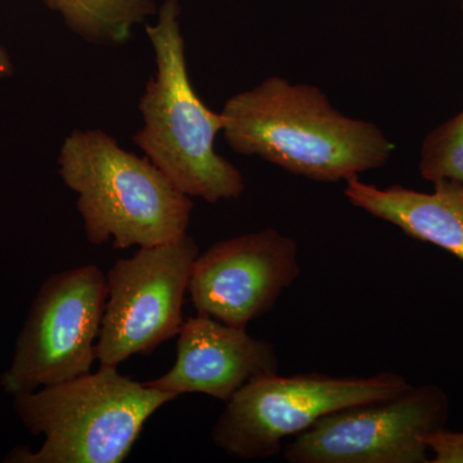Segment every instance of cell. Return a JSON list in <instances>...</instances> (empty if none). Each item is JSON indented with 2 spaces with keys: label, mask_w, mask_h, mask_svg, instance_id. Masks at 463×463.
I'll use <instances>...</instances> for the list:
<instances>
[{
  "label": "cell",
  "mask_w": 463,
  "mask_h": 463,
  "mask_svg": "<svg viewBox=\"0 0 463 463\" xmlns=\"http://www.w3.org/2000/svg\"><path fill=\"white\" fill-rule=\"evenodd\" d=\"M221 115L234 152L310 181L347 182L386 165L394 154L376 124L341 114L315 85L279 76L234 94Z\"/></svg>",
  "instance_id": "6da1fadb"
},
{
  "label": "cell",
  "mask_w": 463,
  "mask_h": 463,
  "mask_svg": "<svg viewBox=\"0 0 463 463\" xmlns=\"http://www.w3.org/2000/svg\"><path fill=\"white\" fill-rule=\"evenodd\" d=\"M57 163L61 178L78 194L76 206L91 245L148 248L187 234L191 197L147 156L121 148L103 130L70 134Z\"/></svg>",
  "instance_id": "7a4b0ae2"
},
{
  "label": "cell",
  "mask_w": 463,
  "mask_h": 463,
  "mask_svg": "<svg viewBox=\"0 0 463 463\" xmlns=\"http://www.w3.org/2000/svg\"><path fill=\"white\" fill-rule=\"evenodd\" d=\"M176 0H166L156 25L146 27L156 58V75L139 100L143 127L133 142L187 196L209 203L240 199L242 174L216 154L223 118L201 100L188 75Z\"/></svg>",
  "instance_id": "3957f363"
},
{
  "label": "cell",
  "mask_w": 463,
  "mask_h": 463,
  "mask_svg": "<svg viewBox=\"0 0 463 463\" xmlns=\"http://www.w3.org/2000/svg\"><path fill=\"white\" fill-rule=\"evenodd\" d=\"M124 376L115 365L14 397L24 428L44 437L39 449L16 447L7 463H121L146 422L176 399Z\"/></svg>",
  "instance_id": "277c9868"
},
{
  "label": "cell",
  "mask_w": 463,
  "mask_h": 463,
  "mask_svg": "<svg viewBox=\"0 0 463 463\" xmlns=\"http://www.w3.org/2000/svg\"><path fill=\"white\" fill-rule=\"evenodd\" d=\"M411 383L403 374L373 376L270 373L249 381L225 403L212 429V440L242 461L272 458L295 438L328 414L394 397Z\"/></svg>",
  "instance_id": "5b68a950"
},
{
  "label": "cell",
  "mask_w": 463,
  "mask_h": 463,
  "mask_svg": "<svg viewBox=\"0 0 463 463\" xmlns=\"http://www.w3.org/2000/svg\"><path fill=\"white\" fill-rule=\"evenodd\" d=\"M108 300L94 264L51 274L33 298L0 388L16 397L90 373Z\"/></svg>",
  "instance_id": "8992f818"
},
{
  "label": "cell",
  "mask_w": 463,
  "mask_h": 463,
  "mask_svg": "<svg viewBox=\"0 0 463 463\" xmlns=\"http://www.w3.org/2000/svg\"><path fill=\"white\" fill-rule=\"evenodd\" d=\"M188 234L139 248L120 259L106 274L108 300L97 341L99 364H123L133 355H148L178 336L192 268L199 257Z\"/></svg>",
  "instance_id": "52a82bcc"
},
{
  "label": "cell",
  "mask_w": 463,
  "mask_h": 463,
  "mask_svg": "<svg viewBox=\"0 0 463 463\" xmlns=\"http://www.w3.org/2000/svg\"><path fill=\"white\" fill-rule=\"evenodd\" d=\"M449 399L440 386L410 385L381 401L323 417L283 448L289 463H428L425 439L446 428Z\"/></svg>",
  "instance_id": "ba28073f"
},
{
  "label": "cell",
  "mask_w": 463,
  "mask_h": 463,
  "mask_svg": "<svg viewBox=\"0 0 463 463\" xmlns=\"http://www.w3.org/2000/svg\"><path fill=\"white\" fill-rule=\"evenodd\" d=\"M301 274L298 245L274 228L219 241L199 254L188 286L197 315L246 327Z\"/></svg>",
  "instance_id": "9c48e42d"
},
{
  "label": "cell",
  "mask_w": 463,
  "mask_h": 463,
  "mask_svg": "<svg viewBox=\"0 0 463 463\" xmlns=\"http://www.w3.org/2000/svg\"><path fill=\"white\" fill-rule=\"evenodd\" d=\"M279 364L270 341L197 315L183 323L173 367L146 383L175 397L197 392L227 403L249 381L279 373Z\"/></svg>",
  "instance_id": "30bf717a"
},
{
  "label": "cell",
  "mask_w": 463,
  "mask_h": 463,
  "mask_svg": "<svg viewBox=\"0 0 463 463\" xmlns=\"http://www.w3.org/2000/svg\"><path fill=\"white\" fill-rule=\"evenodd\" d=\"M345 183L344 194L356 209L443 249L463 263V183L437 182L430 194L403 185L380 188L359 176Z\"/></svg>",
  "instance_id": "8fae6325"
},
{
  "label": "cell",
  "mask_w": 463,
  "mask_h": 463,
  "mask_svg": "<svg viewBox=\"0 0 463 463\" xmlns=\"http://www.w3.org/2000/svg\"><path fill=\"white\" fill-rule=\"evenodd\" d=\"M63 17L67 26L85 41L99 45H123L134 26L155 14L154 0H44Z\"/></svg>",
  "instance_id": "7c38bea8"
},
{
  "label": "cell",
  "mask_w": 463,
  "mask_h": 463,
  "mask_svg": "<svg viewBox=\"0 0 463 463\" xmlns=\"http://www.w3.org/2000/svg\"><path fill=\"white\" fill-rule=\"evenodd\" d=\"M420 174L432 183H463V109L426 136L420 152Z\"/></svg>",
  "instance_id": "4fadbf2b"
},
{
  "label": "cell",
  "mask_w": 463,
  "mask_h": 463,
  "mask_svg": "<svg viewBox=\"0 0 463 463\" xmlns=\"http://www.w3.org/2000/svg\"><path fill=\"white\" fill-rule=\"evenodd\" d=\"M425 441L430 453V462L463 463V431L441 428L429 434Z\"/></svg>",
  "instance_id": "5bb4252c"
},
{
  "label": "cell",
  "mask_w": 463,
  "mask_h": 463,
  "mask_svg": "<svg viewBox=\"0 0 463 463\" xmlns=\"http://www.w3.org/2000/svg\"><path fill=\"white\" fill-rule=\"evenodd\" d=\"M14 75V63L7 51L0 44V78H9Z\"/></svg>",
  "instance_id": "9a60e30c"
},
{
  "label": "cell",
  "mask_w": 463,
  "mask_h": 463,
  "mask_svg": "<svg viewBox=\"0 0 463 463\" xmlns=\"http://www.w3.org/2000/svg\"><path fill=\"white\" fill-rule=\"evenodd\" d=\"M461 5H462V16H463V0L461 2ZM462 36H463V33H462Z\"/></svg>",
  "instance_id": "2e32d148"
}]
</instances>
